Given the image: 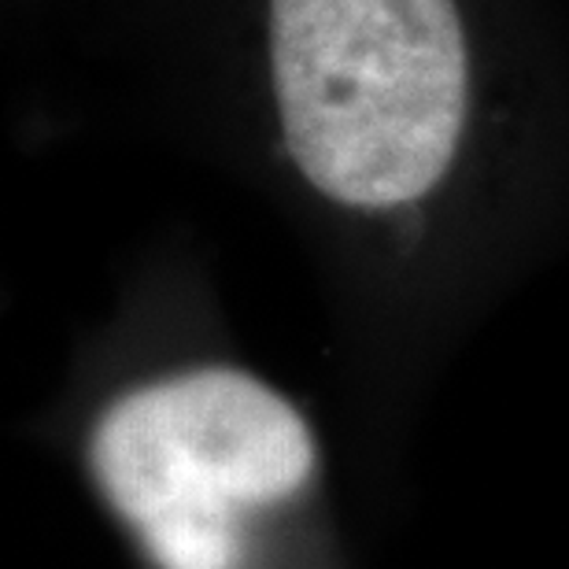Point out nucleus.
Returning a JSON list of instances; mask_svg holds the SVG:
<instances>
[{"label": "nucleus", "instance_id": "obj_1", "mask_svg": "<svg viewBox=\"0 0 569 569\" xmlns=\"http://www.w3.org/2000/svg\"><path fill=\"white\" fill-rule=\"evenodd\" d=\"M284 148L318 192L400 208L448 174L470 63L455 0H270Z\"/></svg>", "mask_w": 569, "mask_h": 569}, {"label": "nucleus", "instance_id": "obj_2", "mask_svg": "<svg viewBox=\"0 0 569 569\" xmlns=\"http://www.w3.org/2000/svg\"><path fill=\"white\" fill-rule=\"evenodd\" d=\"M89 462L156 569H244L248 518L303 492L315 437L270 385L203 367L119 396Z\"/></svg>", "mask_w": 569, "mask_h": 569}]
</instances>
